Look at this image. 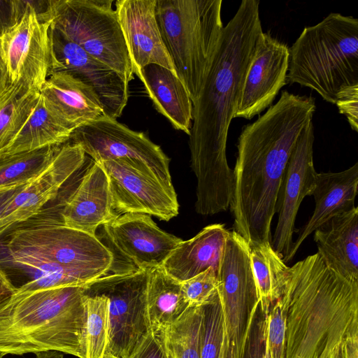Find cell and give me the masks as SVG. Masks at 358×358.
I'll list each match as a JSON object with an SVG mask.
<instances>
[{"mask_svg":"<svg viewBox=\"0 0 358 358\" xmlns=\"http://www.w3.org/2000/svg\"><path fill=\"white\" fill-rule=\"evenodd\" d=\"M262 31L259 1L243 0L223 28L208 74L192 103L188 144L196 178L194 208L201 215L225 212L231 204L234 178L226 155L228 131Z\"/></svg>","mask_w":358,"mask_h":358,"instance_id":"6da1fadb","label":"cell"},{"mask_svg":"<svg viewBox=\"0 0 358 358\" xmlns=\"http://www.w3.org/2000/svg\"><path fill=\"white\" fill-rule=\"evenodd\" d=\"M315 109L314 97L283 90L275 104L242 128L229 208L233 231L248 245L271 243L281 180L297 139L313 120Z\"/></svg>","mask_w":358,"mask_h":358,"instance_id":"7a4b0ae2","label":"cell"},{"mask_svg":"<svg viewBox=\"0 0 358 358\" xmlns=\"http://www.w3.org/2000/svg\"><path fill=\"white\" fill-rule=\"evenodd\" d=\"M62 204L48 203L0 234V271L16 293L85 287L108 273L110 250L96 235L66 226Z\"/></svg>","mask_w":358,"mask_h":358,"instance_id":"3957f363","label":"cell"},{"mask_svg":"<svg viewBox=\"0 0 358 358\" xmlns=\"http://www.w3.org/2000/svg\"><path fill=\"white\" fill-rule=\"evenodd\" d=\"M286 315L285 358H327L358 331V282L316 252L289 266L279 297Z\"/></svg>","mask_w":358,"mask_h":358,"instance_id":"277c9868","label":"cell"},{"mask_svg":"<svg viewBox=\"0 0 358 358\" xmlns=\"http://www.w3.org/2000/svg\"><path fill=\"white\" fill-rule=\"evenodd\" d=\"M83 287L15 293L0 309V354L55 351L86 358Z\"/></svg>","mask_w":358,"mask_h":358,"instance_id":"5b68a950","label":"cell"},{"mask_svg":"<svg viewBox=\"0 0 358 358\" xmlns=\"http://www.w3.org/2000/svg\"><path fill=\"white\" fill-rule=\"evenodd\" d=\"M287 81L335 104L343 87L358 85V19L331 13L306 27L289 48Z\"/></svg>","mask_w":358,"mask_h":358,"instance_id":"8992f818","label":"cell"},{"mask_svg":"<svg viewBox=\"0 0 358 358\" xmlns=\"http://www.w3.org/2000/svg\"><path fill=\"white\" fill-rule=\"evenodd\" d=\"M222 0H156L165 48L193 103L200 92L224 28Z\"/></svg>","mask_w":358,"mask_h":358,"instance_id":"52a82bcc","label":"cell"},{"mask_svg":"<svg viewBox=\"0 0 358 358\" xmlns=\"http://www.w3.org/2000/svg\"><path fill=\"white\" fill-rule=\"evenodd\" d=\"M113 0H52V25L94 58L134 79L130 56Z\"/></svg>","mask_w":358,"mask_h":358,"instance_id":"ba28073f","label":"cell"},{"mask_svg":"<svg viewBox=\"0 0 358 358\" xmlns=\"http://www.w3.org/2000/svg\"><path fill=\"white\" fill-rule=\"evenodd\" d=\"M148 270L107 274L83 287L85 294L108 299V343L103 358H129L151 332L147 301Z\"/></svg>","mask_w":358,"mask_h":358,"instance_id":"9c48e42d","label":"cell"},{"mask_svg":"<svg viewBox=\"0 0 358 358\" xmlns=\"http://www.w3.org/2000/svg\"><path fill=\"white\" fill-rule=\"evenodd\" d=\"M101 227L102 238H98L113 255L108 274H129L161 266L182 241L142 213L122 214Z\"/></svg>","mask_w":358,"mask_h":358,"instance_id":"30bf717a","label":"cell"},{"mask_svg":"<svg viewBox=\"0 0 358 358\" xmlns=\"http://www.w3.org/2000/svg\"><path fill=\"white\" fill-rule=\"evenodd\" d=\"M99 163L107 174L117 216L142 213L169 221L178 215L179 205L173 185L143 162L117 158Z\"/></svg>","mask_w":358,"mask_h":358,"instance_id":"8fae6325","label":"cell"},{"mask_svg":"<svg viewBox=\"0 0 358 358\" xmlns=\"http://www.w3.org/2000/svg\"><path fill=\"white\" fill-rule=\"evenodd\" d=\"M21 19L0 35L1 53L10 83H23L41 92L55 71L52 21L38 17L25 1Z\"/></svg>","mask_w":358,"mask_h":358,"instance_id":"7c38bea8","label":"cell"},{"mask_svg":"<svg viewBox=\"0 0 358 358\" xmlns=\"http://www.w3.org/2000/svg\"><path fill=\"white\" fill-rule=\"evenodd\" d=\"M226 334L241 351L251 312L259 301L248 243L229 231L217 269Z\"/></svg>","mask_w":358,"mask_h":358,"instance_id":"4fadbf2b","label":"cell"},{"mask_svg":"<svg viewBox=\"0 0 358 358\" xmlns=\"http://www.w3.org/2000/svg\"><path fill=\"white\" fill-rule=\"evenodd\" d=\"M69 141L79 145L94 162L135 159L173 185L169 171L171 159L160 146L143 132L133 131L116 119L103 115L76 129Z\"/></svg>","mask_w":358,"mask_h":358,"instance_id":"5bb4252c","label":"cell"},{"mask_svg":"<svg viewBox=\"0 0 358 358\" xmlns=\"http://www.w3.org/2000/svg\"><path fill=\"white\" fill-rule=\"evenodd\" d=\"M314 126L310 121L303 129L292 151L278 194V222L271 245L285 263L293 245L294 224L303 199L312 196L317 172L313 162Z\"/></svg>","mask_w":358,"mask_h":358,"instance_id":"9a60e30c","label":"cell"},{"mask_svg":"<svg viewBox=\"0 0 358 358\" xmlns=\"http://www.w3.org/2000/svg\"><path fill=\"white\" fill-rule=\"evenodd\" d=\"M51 38L55 71L67 72L90 87L104 115L116 120L120 117L127 104L129 84L117 71L90 56L52 25Z\"/></svg>","mask_w":358,"mask_h":358,"instance_id":"2e32d148","label":"cell"},{"mask_svg":"<svg viewBox=\"0 0 358 358\" xmlns=\"http://www.w3.org/2000/svg\"><path fill=\"white\" fill-rule=\"evenodd\" d=\"M288 46L268 33L257 38L234 117L251 120L269 108L287 84Z\"/></svg>","mask_w":358,"mask_h":358,"instance_id":"e0dca14e","label":"cell"},{"mask_svg":"<svg viewBox=\"0 0 358 358\" xmlns=\"http://www.w3.org/2000/svg\"><path fill=\"white\" fill-rule=\"evenodd\" d=\"M155 5L156 0L115 1V10L127 44L134 74L152 64L164 66L176 74L160 34Z\"/></svg>","mask_w":358,"mask_h":358,"instance_id":"ac0fdd59","label":"cell"},{"mask_svg":"<svg viewBox=\"0 0 358 358\" xmlns=\"http://www.w3.org/2000/svg\"><path fill=\"white\" fill-rule=\"evenodd\" d=\"M64 224L92 235L117 217L113 210L109 182L99 162L87 169L74 191L62 201Z\"/></svg>","mask_w":358,"mask_h":358,"instance_id":"d6986e66","label":"cell"},{"mask_svg":"<svg viewBox=\"0 0 358 358\" xmlns=\"http://www.w3.org/2000/svg\"><path fill=\"white\" fill-rule=\"evenodd\" d=\"M357 193L358 162L342 171L317 173L312 193L315 209L306 223L298 231V236L291 248L289 262L315 229L335 215L354 208Z\"/></svg>","mask_w":358,"mask_h":358,"instance_id":"ffe728a7","label":"cell"},{"mask_svg":"<svg viewBox=\"0 0 358 358\" xmlns=\"http://www.w3.org/2000/svg\"><path fill=\"white\" fill-rule=\"evenodd\" d=\"M313 233L317 252L326 264L358 282V208L335 215Z\"/></svg>","mask_w":358,"mask_h":358,"instance_id":"44dd1931","label":"cell"},{"mask_svg":"<svg viewBox=\"0 0 358 358\" xmlns=\"http://www.w3.org/2000/svg\"><path fill=\"white\" fill-rule=\"evenodd\" d=\"M228 233L223 224L205 227L193 238L179 243L161 267L180 282L209 268L217 271Z\"/></svg>","mask_w":358,"mask_h":358,"instance_id":"7402d4cb","label":"cell"},{"mask_svg":"<svg viewBox=\"0 0 358 358\" xmlns=\"http://www.w3.org/2000/svg\"><path fill=\"white\" fill-rule=\"evenodd\" d=\"M41 94L49 107L75 129L104 115L92 90L63 71L50 75Z\"/></svg>","mask_w":358,"mask_h":358,"instance_id":"603a6c76","label":"cell"},{"mask_svg":"<svg viewBox=\"0 0 358 358\" xmlns=\"http://www.w3.org/2000/svg\"><path fill=\"white\" fill-rule=\"evenodd\" d=\"M136 75L143 83L156 110L176 129L189 135L192 121V102L178 76L154 64L141 69Z\"/></svg>","mask_w":358,"mask_h":358,"instance_id":"cb8c5ba5","label":"cell"},{"mask_svg":"<svg viewBox=\"0 0 358 358\" xmlns=\"http://www.w3.org/2000/svg\"><path fill=\"white\" fill-rule=\"evenodd\" d=\"M146 301L151 332L164 344L167 329L189 308L181 282L161 266L148 269Z\"/></svg>","mask_w":358,"mask_h":358,"instance_id":"d4e9b609","label":"cell"},{"mask_svg":"<svg viewBox=\"0 0 358 358\" xmlns=\"http://www.w3.org/2000/svg\"><path fill=\"white\" fill-rule=\"evenodd\" d=\"M74 130L49 107L41 94L32 113L0 158L63 145L69 141Z\"/></svg>","mask_w":358,"mask_h":358,"instance_id":"484cf974","label":"cell"},{"mask_svg":"<svg viewBox=\"0 0 358 358\" xmlns=\"http://www.w3.org/2000/svg\"><path fill=\"white\" fill-rule=\"evenodd\" d=\"M41 92L23 83H8L0 90V157L32 113Z\"/></svg>","mask_w":358,"mask_h":358,"instance_id":"4316f807","label":"cell"},{"mask_svg":"<svg viewBox=\"0 0 358 358\" xmlns=\"http://www.w3.org/2000/svg\"><path fill=\"white\" fill-rule=\"evenodd\" d=\"M259 306L266 315L280 296L288 266L268 242L248 245Z\"/></svg>","mask_w":358,"mask_h":358,"instance_id":"83f0119b","label":"cell"},{"mask_svg":"<svg viewBox=\"0 0 358 358\" xmlns=\"http://www.w3.org/2000/svg\"><path fill=\"white\" fill-rule=\"evenodd\" d=\"M203 306L189 307L167 329L164 345L167 358H200Z\"/></svg>","mask_w":358,"mask_h":358,"instance_id":"f1b7e54d","label":"cell"},{"mask_svg":"<svg viewBox=\"0 0 358 358\" xmlns=\"http://www.w3.org/2000/svg\"><path fill=\"white\" fill-rule=\"evenodd\" d=\"M59 145L45 147L0 158V187L26 182L49 165Z\"/></svg>","mask_w":358,"mask_h":358,"instance_id":"f546056e","label":"cell"},{"mask_svg":"<svg viewBox=\"0 0 358 358\" xmlns=\"http://www.w3.org/2000/svg\"><path fill=\"white\" fill-rule=\"evenodd\" d=\"M84 294L87 313L86 358H103L108 343V299L103 294Z\"/></svg>","mask_w":358,"mask_h":358,"instance_id":"4dcf8cb0","label":"cell"},{"mask_svg":"<svg viewBox=\"0 0 358 358\" xmlns=\"http://www.w3.org/2000/svg\"><path fill=\"white\" fill-rule=\"evenodd\" d=\"M225 324L218 296L203 306L200 334V358H221Z\"/></svg>","mask_w":358,"mask_h":358,"instance_id":"1f68e13d","label":"cell"},{"mask_svg":"<svg viewBox=\"0 0 358 358\" xmlns=\"http://www.w3.org/2000/svg\"><path fill=\"white\" fill-rule=\"evenodd\" d=\"M285 341L286 315L278 298L265 316L262 358H285Z\"/></svg>","mask_w":358,"mask_h":358,"instance_id":"d6a6232c","label":"cell"},{"mask_svg":"<svg viewBox=\"0 0 358 358\" xmlns=\"http://www.w3.org/2000/svg\"><path fill=\"white\" fill-rule=\"evenodd\" d=\"M217 271L209 268L181 282V290L189 307L203 306L218 296Z\"/></svg>","mask_w":358,"mask_h":358,"instance_id":"836d02e7","label":"cell"},{"mask_svg":"<svg viewBox=\"0 0 358 358\" xmlns=\"http://www.w3.org/2000/svg\"><path fill=\"white\" fill-rule=\"evenodd\" d=\"M265 316L259 301L254 306L239 358H262L264 342Z\"/></svg>","mask_w":358,"mask_h":358,"instance_id":"e575fe53","label":"cell"},{"mask_svg":"<svg viewBox=\"0 0 358 358\" xmlns=\"http://www.w3.org/2000/svg\"><path fill=\"white\" fill-rule=\"evenodd\" d=\"M335 104L344 115L352 130L358 131V85L345 87L336 94Z\"/></svg>","mask_w":358,"mask_h":358,"instance_id":"d590c367","label":"cell"},{"mask_svg":"<svg viewBox=\"0 0 358 358\" xmlns=\"http://www.w3.org/2000/svg\"><path fill=\"white\" fill-rule=\"evenodd\" d=\"M25 11L24 1L0 0V33L16 24Z\"/></svg>","mask_w":358,"mask_h":358,"instance_id":"8d00e7d4","label":"cell"},{"mask_svg":"<svg viewBox=\"0 0 358 358\" xmlns=\"http://www.w3.org/2000/svg\"><path fill=\"white\" fill-rule=\"evenodd\" d=\"M129 358H167L164 344L150 332Z\"/></svg>","mask_w":358,"mask_h":358,"instance_id":"74e56055","label":"cell"},{"mask_svg":"<svg viewBox=\"0 0 358 358\" xmlns=\"http://www.w3.org/2000/svg\"><path fill=\"white\" fill-rule=\"evenodd\" d=\"M338 358H358V331L350 334L343 339Z\"/></svg>","mask_w":358,"mask_h":358,"instance_id":"f35d334b","label":"cell"},{"mask_svg":"<svg viewBox=\"0 0 358 358\" xmlns=\"http://www.w3.org/2000/svg\"><path fill=\"white\" fill-rule=\"evenodd\" d=\"M15 293V288L0 271V309Z\"/></svg>","mask_w":358,"mask_h":358,"instance_id":"ab89813d","label":"cell"},{"mask_svg":"<svg viewBox=\"0 0 358 358\" xmlns=\"http://www.w3.org/2000/svg\"><path fill=\"white\" fill-rule=\"evenodd\" d=\"M221 358H239V352L235 343L229 340L226 334L224 338Z\"/></svg>","mask_w":358,"mask_h":358,"instance_id":"60d3db41","label":"cell"},{"mask_svg":"<svg viewBox=\"0 0 358 358\" xmlns=\"http://www.w3.org/2000/svg\"><path fill=\"white\" fill-rule=\"evenodd\" d=\"M6 69L3 62L1 49L0 45V90L4 88V87L8 83Z\"/></svg>","mask_w":358,"mask_h":358,"instance_id":"b9f144b4","label":"cell"},{"mask_svg":"<svg viewBox=\"0 0 358 358\" xmlns=\"http://www.w3.org/2000/svg\"><path fill=\"white\" fill-rule=\"evenodd\" d=\"M36 358H63V355L59 352L48 351L36 354Z\"/></svg>","mask_w":358,"mask_h":358,"instance_id":"7bdbcfd3","label":"cell"},{"mask_svg":"<svg viewBox=\"0 0 358 358\" xmlns=\"http://www.w3.org/2000/svg\"><path fill=\"white\" fill-rule=\"evenodd\" d=\"M338 352L331 355V356L328 357L327 358H338Z\"/></svg>","mask_w":358,"mask_h":358,"instance_id":"ee69618b","label":"cell"},{"mask_svg":"<svg viewBox=\"0 0 358 358\" xmlns=\"http://www.w3.org/2000/svg\"><path fill=\"white\" fill-rule=\"evenodd\" d=\"M3 356L1 354H0V358H3Z\"/></svg>","mask_w":358,"mask_h":358,"instance_id":"f6af8a7d","label":"cell"}]
</instances>
